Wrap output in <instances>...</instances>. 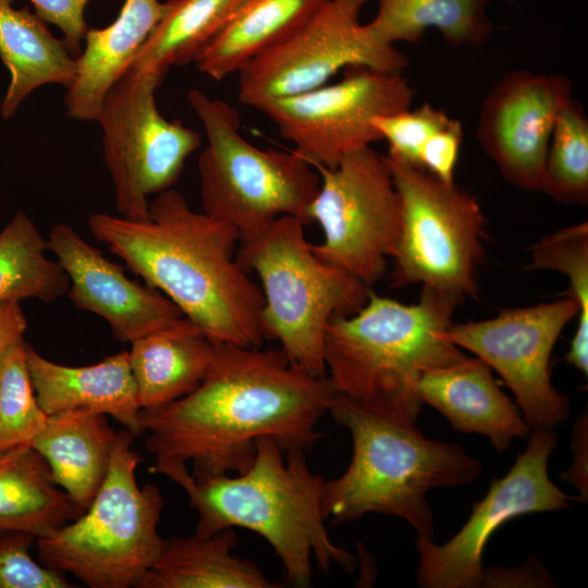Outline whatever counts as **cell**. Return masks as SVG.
<instances>
[{
    "label": "cell",
    "instance_id": "74e56055",
    "mask_svg": "<svg viewBox=\"0 0 588 588\" xmlns=\"http://www.w3.org/2000/svg\"><path fill=\"white\" fill-rule=\"evenodd\" d=\"M548 572L540 566H535L534 561L531 564H526L518 568H503V567H490L483 572L482 586L489 587H517V586H532V587H548L553 586Z\"/></svg>",
    "mask_w": 588,
    "mask_h": 588
},
{
    "label": "cell",
    "instance_id": "9a60e30c",
    "mask_svg": "<svg viewBox=\"0 0 588 588\" xmlns=\"http://www.w3.org/2000/svg\"><path fill=\"white\" fill-rule=\"evenodd\" d=\"M556 443L553 429L531 430L526 449L505 476L491 481L453 538L437 544L433 539L417 537L419 587H482V553L502 525L518 516L567 509L576 500L549 477L548 462Z\"/></svg>",
    "mask_w": 588,
    "mask_h": 588
},
{
    "label": "cell",
    "instance_id": "d4e9b609",
    "mask_svg": "<svg viewBox=\"0 0 588 588\" xmlns=\"http://www.w3.org/2000/svg\"><path fill=\"white\" fill-rule=\"evenodd\" d=\"M12 2L0 0V58L11 76L0 107L4 119L38 87L53 84L66 89L76 72V58L63 40L35 13L14 9Z\"/></svg>",
    "mask_w": 588,
    "mask_h": 588
},
{
    "label": "cell",
    "instance_id": "e575fe53",
    "mask_svg": "<svg viewBox=\"0 0 588 588\" xmlns=\"http://www.w3.org/2000/svg\"><path fill=\"white\" fill-rule=\"evenodd\" d=\"M35 14L45 23L57 26L70 53L77 58L88 30L84 13L91 0H29Z\"/></svg>",
    "mask_w": 588,
    "mask_h": 588
},
{
    "label": "cell",
    "instance_id": "277c9868",
    "mask_svg": "<svg viewBox=\"0 0 588 588\" xmlns=\"http://www.w3.org/2000/svg\"><path fill=\"white\" fill-rule=\"evenodd\" d=\"M328 413L353 442L346 470L323 482L322 511L333 525L378 513L400 517L417 537L433 539L427 493L471 483L482 473L480 461L460 444L428 439L404 414L339 393Z\"/></svg>",
    "mask_w": 588,
    "mask_h": 588
},
{
    "label": "cell",
    "instance_id": "8992f818",
    "mask_svg": "<svg viewBox=\"0 0 588 588\" xmlns=\"http://www.w3.org/2000/svg\"><path fill=\"white\" fill-rule=\"evenodd\" d=\"M133 439L124 428L117 432L108 473L88 509L36 539L44 565L90 588H138L166 541L158 532L164 499L158 486L137 483L142 457Z\"/></svg>",
    "mask_w": 588,
    "mask_h": 588
},
{
    "label": "cell",
    "instance_id": "5b68a950",
    "mask_svg": "<svg viewBox=\"0 0 588 588\" xmlns=\"http://www.w3.org/2000/svg\"><path fill=\"white\" fill-rule=\"evenodd\" d=\"M458 304L429 287L409 305L370 290L359 310L334 316L327 328L326 372L335 393L417 420L421 375L467 356L446 338Z\"/></svg>",
    "mask_w": 588,
    "mask_h": 588
},
{
    "label": "cell",
    "instance_id": "9c48e42d",
    "mask_svg": "<svg viewBox=\"0 0 588 588\" xmlns=\"http://www.w3.org/2000/svg\"><path fill=\"white\" fill-rule=\"evenodd\" d=\"M385 158L401 207L392 285L421 284L460 303L476 297L486 225L477 198L455 182Z\"/></svg>",
    "mask_w": 588,
    "mask_h": 588
},
{
    "label": "cell",
    "instance_id": "7a4b0ae2",
    "mask_svg": "<svg viewBox=\"0 0 588 588\" xmlns=\"http://www.w3.org/2000/svg\"><path fill=\"white\" fill-rule=\"evenodd\" d=\"M87 226L210 340L260 347L264 295L237 262L240 237L231 224L193 210L172 187L150 201L147 220L96 212Z\"/></svg>",
    "mask_w": 588,
    "mask_h": 588
},
{
    "label": "cell",
    "instance_id": "cb8c5ba5",
    "mask_svg": "<svg viewBox=\"0 0 588 588\" xmlns=\"http://www.w3.org/2000/svg\"><path fill=\"white\" fill-rule=\"evenodd\" d=\"M329 0H244L226 25L199 52L195 68L221 81L281 44Z\"/></svg>",
    "mask_w": 588,
    "mask_h": 588
},
{
    "label": "cell",
    "instance_id": "ba28073f",
    "mask_svg": "<svg viewBox=\"0 0 588 588\" xmlns=\"http://www.w3.org/2000/svg\"><path fill=\"white\" fill-rule=\"evenodd\" d=\"M187 102L200 120L207 145L198 158L201 211L231 224L240 244L262 234L278 218L309 224L318 172L297 155L260 149L240 133L241 118L228 102L198 88Z\"/></svg>",
    "mask_w": 588,
    "mask_h": 588
},
{
    "label": "cell",
    "instance_id": "6da1fadb",
    "mask_svg": "<svg viewBox=\"0 0 588 588\" xmlns=\"http://www.w3.org/2000/svg\"><path fill=\"white\" fill-rule=\"evenodd\" d=\"M334 395L327 377L306 372L281 348L215 342L198 387L142 409L140 422L155 465L191 463L194 477L233 475L249 467L261 438L284 451H309L322 437L317 427Z\"/></svg>",
    "mask_w": 588,
    "mask_h": 588
},
{
    "label": "cell",
    "instance_id": "603a6c76",
    "mask_svg": "<svg viewBox=\"0 0 588 588\" xmlns=\"http://www.w3.org/2000/svg\"><path fill=\"white\" fill-rule=\"evenodd\" d=\"M234 528L166 539L138 588H278L254 562L233 553Z\"/></svg>",
    "mask_w": 588,
    "mask_h": 588
},
{
    "label": "cell",
    "instance_id": "7c38bea8",
    "mask_svg": "<svg viewBox=\"0 0 588 588\" xmlns=\"http://www.w3.org/2000/svg\"><path fill=\"white\" fill-rule=\"evenodd\" d=\"M369 1L329 0L292 36L249 61L237 73L240 101L256 109L323 86L355 65L402 73L408 58L360 22Z\"/></svg>",
    "mask_w": 588,
    "mask_h": 588
},
{
    "label": "cell",
    "instance_id": "4dcf8cb0",
    "mask_svg": "<svg viewBox=\"0 0 588 588\" xmlns=\"http://www.w3.org/2000/svg\"><path fill=\"white\" fill-rule=\"evenodd\" d=\"M541 192L563 204L588 203V118L574 98L556 117Z\"/></svg>",
    "mask_w": 588,
    "mask_h": 588
},
{
    "label": "cell",
    "instance_id": "484cf974",
    "mask_svg": "<svg viewBox=\"0 0 588 588\" xmlns=\"http://www.w3.org/2000/svg\"><path fill=\"white\" fill-rule=\"evenodd\" d=\"M82 513L32 445L0 453V534L20 531L44 538Z\"/></svg>",
    "mask_w": 588,
    "mask_h": 588
},
{
    "label": "cell",
    "instance_id": "ffe728a7",
    "mask_svg": "<svg viewBox=\"0 0 588 588\" xmlns=\"http://www.w3.org/2000/svg\"><path fill=\"white\" fill-rule=\"evenodd\" d=\"M163 12L159 0H125L118 17L103 28H88L76 58V72L65 89L71 119L96 121L102 99L130 68Z\"/></svg>",
    "mask_w": 588,
    "mask_h": 588
},
{
    "label": "cell",
    "instance_id": "4fadbf2b",
    "mask_svg": "<svg viewBox=\"0 0 588 588\" xmlns=\"http://www.w3.org/2000/svg\"><path fill=\"white\" fill-rule=\"evenodd\" d=\"M344 71L335 84L256 108L311 167L334 168L350 152L381 140L372 119L411 108L414 90L402 73L365 65Z\"/></svg>",
    "mask_w": 588,
    "mask_h": 588
},
{
    "label": "cell",
    "instance_id": "5bb4252c",
    "mask_svg": "<svg viewBox=\"0 0 588 588\" xmlns=\"http://www.w3.org/2000/svg\"><path fill=\"white\" fill-rule=\"evenodd\" d=\"M579 306L567 296L528 307L502 309L495 317L451 324L446 338L494 369L513 392L531 430L553 429L567 419L569 399L551 380L555 342Z\"/></svg>",
    "mask_w": 588,
    "mask_h": 588
},
{
    "label": "cell",
    "instance_id": "8fae6325",
    "mask_svg": "<svg viewBox=\"0 0 588 588\" xmlns=\"http://www.w3.org/2000/svg\"><path fill=\"white\" fill-rule=\"evenodd\" d=\"M313 168L320 187L308 217L320 225L323 240L311 249L370 287L393 257L401 229L400 199L387 158L367 146L334 168Z\"/></svg>",
    "mask_w": 588,
    "mask_h": 588
},
{
    "label": "cell",
    "instance_id": "52a82bcc",
    "mask_svg": "<svg viewBox=\"0 0 588 588\" xmlns=\"http://www.w3.org/2000/svg\"><path fill=\"white\" fill-rule=\"evenodd\" d=\"M298 218H278L262 234L241 244L236 259L255 272L264 295L261 324L294 365L327 377L324 339L331 319L367 302L368 285L318 258Z\"/></svg>",
    "mask_w": 588,
    "mask_h": 588
},
{
    "label": "cell",
    "instance_id": "30bf717a",
    "mask_svg": "<svg viewBox=\"0 0 588 588\" xmlns=\"http://www.w3.org/2000/svg\"><path fill=\"white\" fill-rule=\"evenodd\" d=\"M166 75L127 70L105 95L96 118L115 209L125 219H149V196L172 188L201 144L198 132L160 113L156 90Z\"/></svg>",
    "mask_w": 588,
    "mask_h": 588
},
{
    "label": "cell",
    "instance_id": "d6a6232c",
    "mask_svg": "<svg viewBox=\"0 0 588 588\" xmlns=\"http://www.w3.org/2000/svg\"><path fill=\"white\" fill-rule=\"evenodd\" d=\"M452 120L444 110L424 102L414 110L373 118L371 124L381 139L388 142V156L420 168L419 156L424 145Z\"/></svg>",
    "mask_w": 588,
    "mask_h": 588
},
{
    "label": "cell",
    "instance_id": "3957f363",
    "mask_svg": "<svg viewBox=\"0 0 588 588\" xmlns=\"http://www.w3.org/2000/svg\"><path fill=\"white\" fill-rule=\"evenodd\" d=\"M305 451H284L272 438L257 441L249 467L240 474L194 477L185 464L154 465L186 493L198 513L195 534L241 527L260 535L280 559L286 581L311 586V560L329 571L351 572L354 556L332 542L322 511L324 478L309 468Z\"/></svg>",
    "mask_w": 588,
    "mask_h": 588
},
{
    "label": "cell",
    "instance_id": "83f0119b",
    "mask_svg": "<svg viewBox=\"0 0 588 588\" xmlns=\"http://www.w3.org/2000/svg\"><path fill=\"white\" fill-rule=\"evenodd\" d=\"M244 0H168L157 25L134 56L132 71H162L194 62Z\"/></svg>",
    "mask_w": 588,
    "mask_h": 588
},
{
    "label": "cell",
    "instance_id": "e0dca14e",
    "mask_svg": "<svg viewBox=\"0 0 588 588\" xmlns=\"http://www.w3.org/2000/svg\"><path fill=\"white\" fill-rule=\"evenodd\" d=\"M47 243L69 278L68 298L102 318L118 341L132 343L184 317L166 295L130 279L69 224H54Z\"/></svg>",
    "mask_w": 588,
    "mask_h": 588
},
{
    "label": "cell",
    "instance_id": "f35d334b",
    "mask_svg": "<svg viewBox=\"0 0 588 588\" xmlns=\"http://www.w3.org/2000/svg\"><path fill=\"white\" fill-rule=\"evenodd\" d=\"M27 328L24 311L16 302L0 304V356L15 339L24 336Z\"/></svg>",
    "mask_w": 588,
    "mask_h": 588
},
{
    "label": "cell",
    "instance_id": "1f68e13d",
    "mask_svg": "<svg viewBox=\"0 0 588 588\" xmlns=\"http://www.w3.org/2000/svg\"><path fill=\"white\" fill-rule=\"evenodd\" d=\"M26 344L20 336L0 356V453L30 445L48 417L36 399Z\"/></svg>",
    "mask_w": 588,
    "mask_h": 588
},
{
    "label": "cell",
    "instance_id": "836d02e7",
    "mask_svg": "<svg viewBox=\"0 0 588 588\" xmlns=\"http://www.w3.org/2000/svg\"><path fill=\"white\" fill-rule=\"evenodd\" d=\"M36 540L30 534H0V588H69L63 573L37 563L29 554Z\"/></svg>",
    "mask_w": 588,
    "mask_h": 588
},
{
    "label": "cell",
    "instance_id": "d590c367",
    "mask_svg": "<svg viewBox=\"0 0 588 588\" xmlns=\"http://www.w3.org/2000/svg\"><path fill=\"white\" fill-rule=\"evenodd\" d=\"M464 132L461 122H452L433 134L424 145L420 168L445 182H454V172L458 160Z\"/></svg>",
    "mask_w": 588,
    "mask_h": 588
},
{
    "label": "cell",
    "instance_id": "ac0fdd59",
    "mask_svg": "<svg viewBox=\"0 0 588 588\" xmlns=\"http://www.w3.org/2000/svg\"><path fill=\"white\" fill-rule=\"evenodd\" d=\"M422 404L439 411L452 427L489 439L502 453L514 439H525L531 428L518 406L499 388L491 368L478 357L426 371L416 384Z\"/></svg>",
    "mask_w": 588,
    "mask_h": 588
},
{
    "label": "cell",
    "instance_id": "8d00e7d4",
    "mask_svg": "<svg viewBox=\"0 0 588 588\" xmlns=\"http://www.w3.org/2000/svg\"><path fill=\"white\" fill-rule=\"evenodd\" d=\"M587 411L583 413L573 429L572 450L574 460L572 466L561 474V478L575 486L578 490L577 501L587 503L588 499V471H587V453H588V425Z\"/></svg>",
    "mask_w": 588,
    "mask_h": 588
},
{
    "label": "cell",
    "instance_id": "2e32d148",
    "mask_svg": "<svg viewBox=\"0 0 588 588\" xmlns=\"http://www.w3.org/2000/svg\"><path fill=\"white\" fill-rule=\"evenodd\" d=\"M572 98L565 74L517 70L495 83L483 99L476 137L507 182L541 192L553 126Z\"/></svg>",
    "mask_w": 588,
    "mask_h": 588
},
{
    "label": "cell",
    "instance_id": "44dd1931",
    "mask_svg": "<svg viewBox=\"0 0 588 588\" xmlns=\"http://www.w3.org/2000/svg\"><path fill=\"white\" fill-rule=\"evenodd\" d=\"M115 437L106 415L76 408L48 415L30 445L47 461L56 483L85 512L106 478Z\"/></svg>",
    "mask_w": 588,
    "mask_h": 588
},
{
    "label": "cell",
    "instance_id": "f1b7e54d",
    "mask_svg": "<svg viewBox=\"0 0 588 588\" xmlns=\"http://www.w3.org/2000/svg\"><path fill=\"white\" fill-rule=\"evenodd\" d=\"M47 250V240L25 212L7 223L0 232V304L27 298L49 304L66 296L69 278Z\"/></svg>",
    "mask_w": 588,
    "mask_h": 588
},
{
    "label": "cell",
    "instance_id": "f546056e",
    "mask_svg": "<svg viewBox=\"0 0 588 588\" xmlns=\"http://www.w3.org/2000/svg\"><path fill=\"white\" fill-rule=\"evenodd\" d=\"M527 269L554 270L569 280V296L579 306L576 331L565 359L588 373V223L587 221L546 235L531 246Z\"/></svg>",
    "mask_w": 588,
    "mask_h": 588
},
{
    "label": "cell",
    "instance_id": "4316f807",
    "mask_svg": "<svg viewBox=\"0 0 588 588\" xmlns=\"http://www.w3.org/2000/svg\"><path fill=\"white\" fill-rule=\"evenodd\" d=\"M493 0H378L368 23L384 41L418 42L436 28L448 46L482 47L493 33L487 8Z\"/></svg>",
    "mask_w": 588,
    "mask_h": 588
},
{
    "label": "cell",
    "instance_id": "7402d4cb",
    "mask_svg": "<svg viewBox=\"0 0 588 588\" xmlns=\"http://www.w3.org/2000/svg\"><path fill=\"white\" fill-rule=\"evenodd\" d=\"M128 360L142 409H152L194 391L212 362L215 341L183 317L131 343Z\"/></svg>",
    "mask_w": 588,
    "mask_h": 588
},
{
    "label": "cell",
    "instance_id": "d6986e66",
    "mask_svg": "<svg viewBox=\"0 0 588 588\" xmlns=\"http://www.w3.org/2000/svg\"><path fill=\"white\" fill-rule=\"evenodd\" d=\"M26 356L36 399L47 415L85 408L110 416L134 437L144 433L128 352L83 367L54 363L28 343Z\"/></svg>",
    "mask_w": 588,
    "mask_h": 588
}]
</instances>
